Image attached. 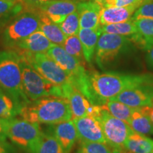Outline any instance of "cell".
<instances>
[{
  "instance_id": "41",
  "label": "cell",
  "mask_w": 153,
  "mask_h": 153,
  "mask_svg": "<svg viewBox=\"0 0 153 153\" xmlns=\"http://www.w3.org/2000/svg\"><path fill=\"white\" fill-rule=\"evenodd\" d=\"M75 1H85V0H75Z\"/></svg>"
},
{
  "instance_id": "42",
  "label": "cell",
  "mask_w": 153,
  "mask_h": 153,
  "mask_svg": "<svg viewBox=\"0 0 153 153\" xmlns=\"http://www.w3.org/2000/svg\"><path fill=\"white\" fill-rule=\"evenodd\" d=\"M151 153H153V150H152V152H151Z\"/></svg>"
},
{
  "instance_id": "19",
  "label": "cell",
  "mask_w": 153,
  "mask_h": 153,
  "mask_svg": "<svg viewBox=\"0 0 153 153\" xmlns=\"http://www.w3.org/2000/svg\"><path fill=\"white\" fill-rule=\"evenodd\" d=\"M102 33L101 27L97 29L80 28L78 36L81 42L85 62L91 65L95 55L96 48L99 36Z\"/></svg>"
},
{
  "instance_id": "2",
  "label": "cell",
  "mask_w": 153,
  "mask_h": 153,
  "mask_svg": "<svg viewBox=\"0 0 153 153\" xmlns=\"http://www.w3.org/2000/svg\"><path fill=\"white\" fill-rule=\"evenodd\" d=\"M19 115L32 123L51 125L72 119L70 102L65 97L49 96L30 101Z\"/></svg>"
},
{
  "instance_id": "40",
  "label": "cell",
  "mask_w": 153,
  "mask_h": 153,
  "mask_svg": "<svg viewBox=\"0 0 153 153\" xmlns=\"http://www.w3.org/2000/svg\"><path fill=\"white\" fill-rule=\"evenodd\" d=\"M92 1H95L96 3H97V4H99V5H101V7H102V4H103V2H104V0H92Z\"/></svg>"
},
{
  "instance_id": "3",
  "label": "cell",
  "mask_w": 153,
  "mask_h": 153,
  "mask_svg": "<svg viewBox=\"0 0 153 153\" xmlns=\"http://www.w3.org/2000/svg\"><path fill=\"white\" fill-rule=\"evenodd\" d=\"M0 88L14 100L19 111L30 101L23 88L20 58L16 51L0 52Z\"/></svg>"
},
{
  "instance_id": "39",
  "label": "cell",
  "mask_w": 153,
  "mask_h": 153,
  "mask_svg": "<svg viewBox=\"0 0 153 153\" xmlns=\"http://www.w3.org/2000/svg\"><path fill=\"white\" fill-rule=\"evenodd\" d=\"M112 153H128V152H127L124 150H116V149H115V150H112Z\"/></svg>"
},
{
  "instance_id": "13",
  "label": "cell",
  "mask_w": 153,
  "mask_h": 153,
  "mask_svg": "<svg viewBox=\"0 0 153 153\" xmlns=\"http://www.w3.org/2000/svg\"><path fill=\"white\" fill-rule=\"evenodd\" d=\"M75 126L78 140L80 142L106 143L99 118L87 116L72 119Z\"/></svg>"
},
{
  "instance_id": "32",
  "label": "cell",
  "mask_w": 153,
  "mask_h": 153,
  "mask_svg": "<svg viewBox=\"0 0 153 153\" xmlns=\"http://www.w3.org/2000/svg\"><path fill=\"white\" fill-rule=\"evenodd\" d=\"M140 33L153 38V19L141 18L133 20Z\"/></svg>"
},
{
  "instance_id": "20",
  "label": "cell",
  "mask_w": 153,
  "mask_h": 153,
  "mask_svg": "<svg viewBox=\"0 0 153 153\" xmlns=\"http://www.w3.org/2000/svg\"><path fill=\"white\" fill-rule=\"evenodd\" d=\"M123 149L128 153H151L153 139L133 131L124 143Z\"/></svg>"
},
{
  "instance_id": "9",
  "label": "cell",
  "mask_w": 153,
  "mask_h": 153,
  "mask_svg": "<svg viewBox=\"0 0 153 153\" xmlns=\"http://www.w3.org/2000/svg\"><path fill=\"white\" fill-rule=\"evenodd\" d=\"M19 53L26 57L28 62L45 79L53 85L63 89L72 84L69 74L46 53H31L22 51Z\"/></svg>"
},
{
  "instance_id": "30",
  "label": "cell",
  "mask_w": 153,
  "mask_h": 153,
  "mask_svg": "<svg viewBox=\"0 0 153 153\" xmlns=\"http://www.w3.org/2000/svg\"><path fill=\"white\" fill-rule=\"evenodd\" d=\"M74 153H112V150L106 143L80 142Z\"/></svg>"
},
{
  "instance_id": "17",
  "label": "cell",
  "mask_w": 153,
  "mask_h": 153,
  "mask_svg": "<svg viewBox=\"0 0 153 153\" xmlns=\"http://www.w3.org/2000/svg\"><path fill=\"white\" fill-rule=\"evenodd\" d=\"M140 4H136L125 7H102L100 14V24H117L131 19L132 16Z\"/></svg>"
},
{
  "instance_id": "8",
  "label": "cell",
  "mask_w": 153,
  "mask_h": 153,
  "mask_svg": "<svg viewBox=\"0 0 153 153\" xmlns=\"http://www.w3.org/2000/svg\"><path fill=\"white\" fill-rule=\"evenodd\" d=\"M46 54L69 74L72 84L86 97L87 94L88 71L84 63L68 54L62 45L53 44Z\"/></svg>"
},
{
  "instance_id": "18",
  "label": "cell",
  "mask_w": 153,
  "mask_h": 153,
  "mask_svg": "<svg viewBox=\"0 0 153 153\" xmlns=\"http://www.w3.org/2000/svg\"><path fill=\"white\" fill-rule=\"evenodd\" d=\"M53 44L43 32L37 30L19 43L15 48L31 53H47Z\"/></svg>"
},
{
  "instance_id": "34",
  "label": "cell",
  "mask_w": 153,
  "mask_h": 153,
  "mask_svg": "<svg viewBox=\"0 0 153 153\" xmlns=\"http://www.w3.org/2000/svg\"><path fill=\"white\" fill-rule=\"evenodd\" d=\"M24 5H26L29 8L30 10L38 9L40 6L43 4L47 2V1H51V0H21Z\"/></svg>"
},
{
  "instance_id": "10",
  "label": "cell",
  "mask_w": 153,
  "mask_h": 153,
  "mask_svg": "<svg viewBox=\"0 0 153 153\" xmlns=\"http://www.w3.org/2000/svg\"><path fill=\"white\" fill-rule=\"evenodd\" d=\"M97 118L102 127L106 144L112 150H124V143L133 131L128 123L113 116L102 107Z\"/></svg>"
},
{
  "instance_id": "16",
  "label": "cell",
  "mask_w": 153,
  "mask_h": 153,
  "mask_svg": "<svg viewBox=\"0 0 153 153\" xmlns=\"http://www.w3.org/2000/svg\"><path fill=\"white\" fill-rule=\"evenodd\" d=\"M101 9L102 7L94 1L78 2L76 11L79 14L80 28L97 29L100 28Z\"/></svg>"
},
{
  "instance_id": "38",
  "label": "cell",
  "mask_w": 153,
  "mask_h": 153,
  "mask_svg": "<svg viewBox=\"0 0 153 153\" xmlns=\"http://www.w3.org/2000/svg\"><path fill=\"white\" fill-rule=\"evenodd\" d=\"M145 110H146V112L148 115L149 116V117L150 118L151 122L153 124V104L150 106H145Z\"/></svg>"
},
{
  "instance_id": "5",
  "label": "cell",
  "mask_w": 153,
  "mask_h": 153,
  "mask_svg": "<svg viewBox=\"0 0 153 153\" xmlns=\"http://www.w3.org/2000/svg\"><path fill=\"white\" fill-rule=\"evenodd\" d=\"M7 137L25 153H36L43 131L37 123L16 117L6 119Z\"/></svg>"
},
{
  "instance_id": "23",
  "label": "cell",
  "mask_w": 153,
  "mask_h": 153,
  "mask_svg": "<svg viewBox=\"0 0 153 153\" xmlns=\"http://www.w3.org/2000/svg\"><path fill=\"white\" fill-rule=\"evenodd\" d=\"M24 6L21 0H0V28L20 14Z\"/></svg>"
},
{
  "instance_id": "35",
  "label": "cell",
  "mask_w": 153,
  "mask_h": 153,
  "mask_svg": "<svg viewBox=\"0 0 153 153\" xmlns=\"http://www.w3.org/2000/svg\"><path fill=\"white\" fill-rule=\"evenodd\" d=\"M0 153H16V151L7 141L0 140Z\"/></svg>"
},
{
  "instance_id": "21",
  "label": "cell",
  "mask_w": 153,
  "mask_h": 153,
  "mask_svg": "<svg viewBox=\"0 0 153 153\" xmlns=\"http://www.w3.org/2000/svg\"><path fill=\"white\" fill-rule=\"evenodd\" d=\"M133 131L145 135H153V124L145 107L134 108L127 122Z\"/></svg>"
},
{
  "instance_id": "12",
  "label": "cell",
  "mask_w": 153,
  "mask_h": 153,
  "mask_svg": "<svg viewBox=\"0 0 153 153\" xmlns=\"http://www.w3.org/2000/svg\"><path fill=\"white\" fill-rule=\"evenodd\" d=\"M132 108H143L153 104V84H142L126 89L110 99Z\"/></svg>"
},
{
  "instance_id": "26",
  "label": "cell",
  "mask_w": 153,
  "mask_h": 153,
  "mask_svg": "<svg viewBox=\"0 0 153 153\" xmlns=\"http://www.w3.org/2000/svg\"><path fill=\"white\" fill-rule=\"evenodd\" d=\"M17 105L4 91L0 88V118L10 119L19 115Z\"/></svg>"
},
{
  "instance_id": "1",
  "label": "cell",
  "mask_w": 153,
  "mask_h": 153,
  "mask_svg": "<svg viewBox=\"0 0 153 153\" xmlns=\"http://www.w3.org/2000/svg\"><path fill=\"white\" fill-rule=\"evenodd\" d=\"M142 84H153V74L114 71L88 72L86 98L91 104L102 106L121 91Z\"/></svg>"
},
{
  "instance_id": "36",
  "label": "cell",
  "mask_w": 153,
  "mask_h": 153,
  "mask_svg": "<svg viewBox=\"0 0 153 153\" xmlns=\"http://www.w3.org/2000/svg\"><path fill=\"white\" fill-rule=\"evenodd\" d=\"M145 62L147 66L151 71L153 72V45L146 51L145 55Z\"/></svg>"
},
{
  "instance_id": "6",
  "label": "cell",
  "mask_w": 153,
  "mask_h": 153,
  "mask_svg": "<svg viewBox=\"0 0 153 153\" xmlns=\"http://www.w3.org/2000/svg\"><path fill=\"white\" fill-rule=\"evenodd\" d=\"M20 58L22 85L26 97L30 101H35L42 97L57 96L63 97V91L46 80L28 62L22 53L17 52Z\"/></svg>"
},
{
  "instance_id": "14",
  "label": "cell",
  "mask_w": 153,
  "mask_h": 153,
  "mask_svg": "<svg viewBox=\"0 0 153 153\" xmlns=\"http://www.w3.org/2000/svg\"><path fill=\"white\" fill-rule=\"evenodd\" d=\"M77 1L75 0H51L38 7L55 24H59L69 14L76 11Z\"/></svg>"
},
{
  "instance_id": "33",
  "label": "cell",
  "mask_w": 153,
  "mask_h": 153,
  "mask_svg": "<svg viewBox=\"0 0 153 153\" xmlns=\"http://www.w3.org/2000/svg\"><path fill=\"white\" fill-rule=\"evenodd\" d=\"M143 0H104L102 7H125L129 6L141 4Z\"/></svg>"
},
{
  "instance_id": "25",
  "label": "cell",
  "mask_w": 153,
  "mask_h": 153,
  "mask_svg": "<svg viewBox=\"0 0 153 153\" xmlns=\"http://www.w3.org/2000/svg\"><path fill=\"white\" fill-rule=\"evenodd\" d=\"M101 106L113 116L126 122H128L134 111V108L116 101H108Z\"/></svg>"
},
{
  "instance_id": "24",
  "label": "cell",
  "mask_w": 153,
  "mask_h": 153,
  "mask_svg": "<svg viewBox=\"0 0 153 153\" xmlns=\"http://www.w3.org/2000/svg\"><path fill=\"white\" fill-rule=\"evenodd\" d=\"M101 30L102 33L116 34L122 36L129 37L133 34L138 32L135 23L132 19L117 24H107L101 26Z\"/></svg>"
},
{
  "instance_id": "29",
  "label": "cell",
  "mask_w": 153,
  "mask_h": 153,
  "mask_svg": "<svg viewBox=\"0 0 153 153\" xmlns=\"http://www.w3.org/2000/svg\"><path fill=\"white\" fill-rule=\"evenodd\" d=\"M58 25L66 37L78 35L80 29V26L79 14H78L77 11H76L72 14H69L65 19V20Z\"/></svg>"
},
{
  "instance_id": "31",
  "label": "cell",
  "mask_w": 153,
  "mask_h": 153,
  "mask_svg": "<svg viewBox=\"0 0 153 153\" xmlns=\"http://www.w3.org/2000/svg\"><path fill=\"white\" fill-rule=\"evenodd\" d=\"M141 18L153 19V0H143L131 19L135 20Z\"/></svg>"
},
{
  "instance_id": "11",
  "label": "cell",
  "mask_w": 153,
  "mask_h": 153,
  "mask_svg": "<svg viewBox=\"0 0 153 153\" xmlns=\"http://www.w3.org/2000/svg\"><path fill=\"white\" fill-rule=\"evenodd\" d=\"M63 97L68 99L70 102L72 119L87 116L97 117L100 114L101 106L91 104L72 84L63 88Z\"/></svg>"
},
{
  "instance_id": "37",
  "label": "cell",
  "mask_w": 153,
  "mask_h": 153,
  "mask_svg": "<svg viewBox=\"0 0 153 153\" xmlns=\"http://www.w3.org/2000/svg\"><path fill=\"white\" fill-rule=\"evenodd\" d=\"M8 138L6 131V119L0 118V140L7 141Z\"/></svg>"
},
{
  "instance_id": "7",
  "label": "cell",
  "mask_w": 153,
  "mask_h": 153,
  "mask_svg": "<svg viewBox=\"0 0 153 153\" xmlns=\"http://www.w3.org/2000/svg\"><path fill=\"white\" fill-rule=\"evenodd\" d=\"M40 26L41 19L37 9L22 12L5 28L4 43L9 48H16L19 43L39 30Z\"/></svg>"
},
{
  "instance_id": "27",
  "label": "cell",
  "mask_w": 153,
  "mask_h": 153,
  "mask_svg": "<svg viewBox=\"0 0 153 153\" xmlns=\"http://www.w3.org/2000/svg\"><path fill=\"white\" fill-rule=\"evenodd\" d=\"M36 153H65L57 139L49 132L43 131Z\"/></svg>"
},
{
  "instance_id": "22",
  "label": "cell",
  "mask_w": 153,
  "mask_h": 153,
  "mask_svg": "<svg viewBox=\"0 0 153 153\" xmlns=\"http://www.w3.org/2000/svg\"><path fill=\"white\" fill-rule=\"evenodd\" d=\"M38 11L41 19L39 30L43 32L52 43L62 45L67 37L60 29L59 25L53 22L48 16L41 11L38 10Z\"/></svg>"
},
{
  "instance_id": "28",
  "label": "cell",
  "mask_w": 153,
  "mask_h": 153,
  "mask_svg": "<svg viewBox=\"0 0 153 153\" xmlns=\"http://www.w3.org/2000/svg\"><path fill=\"white\" fill-rule=\"evenodd\" d=\"M62 46L68 54L76 57L81 62L85 63V60L84 57L82 44L78 35L67 37Z\"/></svg>"
},
{
  "instance_id": "15",
  "label": "cell",
  "mask_w": 153,
  "mask_h": 153,
  "mask_svg": "<svg viewBox=\"0 0 153 153\" xmlns=\"http://www.w3.org/2000/svg\"><path fill=\"white\" fill-rule=\"evenodd\" d=\"M47 131L57 139L65 153L71 152L78 140L76 130L72 120L49 125Z\"/></svg>"
},
{
  "instance_id": "4",
  "label": "cell",
  "mask_w": 153,
  "mask_h": 153,
  "mask_svg": "<svg viewBox=\"0 0 153 153\" xmlns=\"http://www.w3.org/2000/svg\"><path fill=\"white\" fill-rule=\"evenodd\" d=\"M135 48L134 44L126 36L102 33L96 48L95 62L103 72L108 71Z\"/></svg>"
}]
</instances>
